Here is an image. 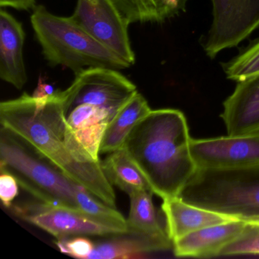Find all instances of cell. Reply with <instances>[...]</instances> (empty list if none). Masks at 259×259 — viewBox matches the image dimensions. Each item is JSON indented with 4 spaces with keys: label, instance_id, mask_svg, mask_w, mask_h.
<instances>
[{
    "label": "cell",
    "instance_id": "cell-1",
    "mask_svg": "<svg viewBox=\"0 0 259 259\" xmlns=\"http://www.w3.org/2000/svg\"><path fill=\"white\" fill-rule=\"evenodd\" d=\"M1 126L31 144L74 182L107 205L116 207V195L95 160L75 137L63 112L60 91L38 100L24 93L0 104Z\"/></svg>",
    "mask_w": 259,
    "mask_h": 259
},
{
    "label": "cell",
    "instance_id": "cell-2",
    "mask_svg": "<svg viewBox=\"0 0 259 259\" xmlns=\"http://www.w3.org/2000/svg\"><path fill=\"white\" fill-rule=\"evenodd\" d=\"M187 120L176 109L151 110L127 136L122 148L154 194L162 199L180 196L196 172Z\"/></svg>",
    "mask_w": 259,
    "mask_h": 259
},
{
    "label": "cell",
    "instance_id": "cell-3",
    "mask_svg": "<svg viewBox=\"0 0 259 259\" xmlns=\"http://www.w3.org/2000/svg\"><path fill=\"white\" fill-rule=\"evenodd\" d=\"M31 23L50 66L67 68L75 75L88 68L119 71L131 66L70 17L55 16L44 6L33 10Z\"/></svg>",
    "mask_w": 259,
    "mask_h": 259
},
{
    "label": "cell",
    "instance_id": "cell-4",
    "mask_svg": "<svg viewBox=\"0 0 259 259\" xmlns=\"http://www.w3.org/2000/svg\"><path fill=\"white\" fill-rule=\"evenodd\" d=\"M0 172L13 175L39 202L80 212L75 192L81 186L23 138L4 126L0 128Z\"/></svg>",
    "mask_w": 259,
    "mask_h": 259
},
{
    "label": "cell",
    "instance_id": "cell-5",
    "mask_svg": "<svg viewBox=\"0 0 259 259\" xmlns=\"http://www.w3.org/2000/svg\"><path fill=\"white\" fill-rule=\"evenodd\" d=\"M186 202L246 221L259 218V165L198 169L180 195Z\"/></svg>",
    "mask_w": 259,
    "mask_h": 259
},
{
    "label": "cell",
    "instance_id": "cell-6",
    "mask_svg": "<svg viewBox=\"0 0 259 259\" xmlns=\"http://www.w3.org/2000/svg\"><path fill=\"white\" fill-rule=\"evenodd\" d=\"M138 92L136 84L116 69L88 68L75 75L70 86L60 91L65 116L75 107L91 104L108 110L113 116Z\"/></svg>",
    "mask_w": 259,
    "mask_h": 259
},
{
    "label": "cell",
    "instance_id": "cell-7",
    "mask_svg": "<svg viewBox=\"0 0 259 259\" xmlns=\"http://www.w3.org/2000/svg\"><path fill=\"white\" fill-rule=\"evenodd\" d=\"M213 22L204 51L213 59L234 48L259 28V0H211Z\"/></svg>",
    "mask_w": 259,
    "mask_h": 259
},
{
    "label": "cell",
    "instance_id": "cell-8",
    "mask_svg": "<svg viewBox=\"0 0 259 259\" xmlns=\"http://www.w3.org/2000/svg\"><path fill=\"white\" fill-rule=\"evenodd\" d=\"M71 19L131 66L136 55L128 35V25L113 0H77Z\"/></svg>",
    "mask_w": 259,
    "mask_h": 259
},
{
    "label": "cell",
    "instance_id": "cell-9",
    "mask_svg": "<svg viewBox=\"0 0 259 259\" xmlns=\"http://www.w3.org/2000/svg\"><path fill=\"white\" fill-rule=\"evenodd\" d=\"M190 148L198 169H232L259 165V133L192 139Z\"/></svg>",
    "mask_w": 259,
    "mask_h": 259
},
{
    "label": "cell",
    "instance_id": "cell-10",
    "mask_svg": "<svg viewBox=\"0 0 259 259\" xmlns=\"http://www.w3.org/2000/svg\"><path fill=\"white\" fill-rule=\"evenodd\" d=\"M14 210L21 218L51 233L57 240L71 236H109L119 233L72 209L39 202L16 206Z\"/></svg>",
    "mask_w": 259,
    "mask_h": 259
},
{
    "label": "cell",
    "instance_id": "cell-11",
    "mask_svg": "<svg viewBox=\"0 0 259 259\" xmlns=\"http://www.w3.org/2000/svg\"><path fill=\"white\" fill-rule=\"evenodd\" d=\"M221 117L228 136L259 133V75L238 81L234 92L224 102Z\"/></svg>",
    "mask_w": 259,
    "mask_h": 259
},
{
    "label": "cell",
    "instance_id": "cell-12",
    "mask_svg": "<svg viewBox=\"0 0 259 259\" xmlns=\"http://www.w3.org/2000/svg\"><path fill=\"white\" fill-rule=\"evenodd\" d=\"M245 221L234 220L205 227L174 242V251L179 257H212L221 255L226 246L245 230Z\"/></svg>",
    "mask_w": 259,
    "mask_h": 259
},
{
    "label": "cell",
    "instance_id": "cell-13",
    "mask_svg": "<svg viewBox=\"0 0 259 259\" xmlns=\"http://www.w3.org/2000/svg\"><path fill=\"white\" fill-rule=\"evenodd\" d=\"M25 32L22 24L6 11H0V78L16 89L28 81L23 57Z\"/></svg>",
    "mask_w": 259,
    "mask_h": 259
},
{
    "label": "cell",
    "instance_id": "cell-14",
    "mask_svg": "<svg viewBox=\"0 0 259 259\" xmlns=\"http://www.w3.org/2000/svg\"><path fill=\"white\" fill-rule=\"evenodd\" d=\"M174 246L167 234L153 235L125 232L109 236L108 239L95 243L88 259H125L142 254L165 251Z\"/></svg>",
    "mask_w": 259,
    "mask_h": 259
},
{
    "label": "cell",
    "instance_id": "cell-15",
    "mask_svg": "<svg viewBox=\"0 0 259 259\" xmlns=\"http://www.w3.org/2000/svg\"><path fill=\"white\" fill-rule=\"evenodd\" d=\"M166 230L172 242L205 227L234 221L233 218L193 205L180 196L163 200Z\"/></svg>",
    "mask_w": 259,
    "mask_h": 259
},
{
    "label": "cell",
    "instance_id": "cell-16",
    "mask_svg": "<svg viewBox=\"0 0 259 259\" xmlns=\"http://www.w3.org/2000/svg\"><path fill=\"white\" fill-rule=\"evenodd\" d=\"M113 117L108 110L91 104H81L75 107L66 119L80 144L95 160L100 161L101 141Z\"/></svg>",
    "mask_w": 259,
    "mask_h": 259
},
{
    "label": "cell",
    "instance_id": "cell-17",
    "mask_svg": "<svg viewBox=\"0 0 259 259\" xmlns=\"http://www.w3.org/2000/svg\"><path fill=\"white\" fill-rule=\"evenodd\" d=\"M151 111L145 97L136 92L119 110L106 128L100 153H111L123 146L136 124Z\"/></svg>",
    "mask_w": 259,
    "mask_h": 259
},
{
    "label": "cell",
    "instance_id": "cell-18",
    "mask_svg": "<svg viewBox=\"0 0 259 259\" xmlns=\"http://www.w3.org/2000/svg\"><path fill=\"white\" fill-rule=\"evenodd\" d=\"M128 25L140 22L163 23L186 10L189 0H113Z\"/></svg>",
    "mask_w": 259,
    "mask_h": 259
},
{
    "label": "cell",
    "instance_id": "cell-19",
    "mask_svg": "<svg viewBox=\"0 0 259 259\" xmlns=\"http://www.w3.org/2000/svg\"><path fill=\"white\" fill-rule=\"evenodd\" d=\"M101 166L110 184L115 185L128 195L136 190L152 191L140 169L122 147L110 153L101 162Z\"/></svg>",
    "mask_w": 259,
    "mask_h": 259
},
{
    "label": "cell",
    "instance_id": "cell-20",
    "mask_svg": "<svg viewBox=\"0 0 259 259\" xmlns=\"http://www.w3.org/2000/svg\"><path fill=\"white\" fill-rule=\"evenodd\" d=\"M152 191L136 190L130 194V211L127 219L128 232L168 235L162 227L152 201Z\"/></svg>",
    "mask_w": 259,
    "mask_h": 259
},
{
    "label": "cell",
    "instance_id": "cell-21",
    "mask_svg": "<svg viewBox=\"0 0 259 259\" xmlns=\"http://www.w3.org/2000/svg\"><path fill=\"white\" fill-rule=\"evenodd\" d=\"M75 198L79 211L84 216L111 227L119 233L128 231L127 220L120 212L100 201L82 186L77 189Z\"/></svg>",
    "mask_w": 259,
    "mask_h": 259
},
{
    "label": "cell",
    "instance_id": "cell-22",
    "mask_svg": "<svg viewBox=\"0 0 259 259\" xmlns=\"http://www.w3.org/2000/svg\"><path fill=\"white\" fill-rule=\"evenodd\" d=\"M223 69L227 78L237 82L259 75V37L233 60L224 63Z\"/></svg>",
    "mask_w": 259,
    "mask_h": 259
},
{
    "label": "cell",
    "instance_id": "cell-23",
    "mask_svg": "<svg viewBox=\"0 0 259 259\" xmlns=\"http://www.w3.org/2000/svg\"><path fill=\"white\" fill-rule=\"evenodd\" d=\"M248 254L259 255V226L247 224L243 233L226 246L220 256Z\"/></svg>",
    "mask_w": 259,
    "mask_h": 259
},
{
    "label": "cell",
    "instance_id": "cell-24",
    "mask_svg": "<svg viewBox=\"0 0 259 259\" xmlns=\"http://www.w3.org/2000/svg\"><path fill=\"white\" fill-rule=\"evenodd\" d=\"M57 245L64 254L81 259H88L95 248V243L92 241L82 236L58 239Z\"/></svg>",
    "mask_w": 259,
    "mask_h": 259
},
{
    "label": "cell",
    "instance_id": "cell-25",
    "mask_svg": "<svg viewBox=\"0 0 259 259\" xmlns=\"http://www.w3.org/2000/svg\"><path fill=\"white\" fill-rule=\"evenodd\" d=\"M0 198L4 207L10 208L13 201L19 195V183L8 172H0Z\"/></svg>",
    "mask_w": 259,
    "mask_h": 259
},
{
    "label": "cell",
    "instance_id": "cell-26",
    "mask_svg": "<svg viewBox=\"0 0 259 259\" xmlns=\"http://www.w3.org/2000/svg\"><path fill=\"white\" fill-rule=\"evenodd\" d=\"M36 5V0H0V7L15 9L17 10H34Z\"/></svg>",
    "mask_w": 259,
    "mask_h": 259
},
{
    "label": "cell",
    "instance_id": "cell-27",
    "mask_svg": "<svg viewBox=\"0 0 259 259\" xmlns=\"http://www.w3.org/2000/svg\"><path fill=\"white\" fill-rule=\"evenodd\" d=\"M58 91L54 89V86L45 83L41 78H39L37 88L33 93L32 97L35 99L48 100L53 98Z\"/></svg>",
    "mask_w": 259,
    "mask_h": 259
},
{
    "label": "cell",
    "instance_id": "cell-28",
    "mask_svg": "<svg viewBox=\"0 0 259 259\" xmlns=\"http://www.w3.org/2000/svg\"><path fill=\"white\" fill-rule=\"evenodd\" d=\"M247 224H253V225L259 226V218H254V219L248 220L245 221Z\"/></svg>",
    "mask_w": 259,
    "mask_h": 259
}]
</instances>
